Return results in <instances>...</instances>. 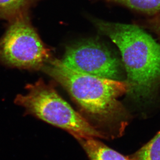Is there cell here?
<instances>
[{"instance_id": "cell-1", "label": "cell", "mask_w": 160, "mask_h": 160, "mask_svg": "<svg viewBox=\"0 0 160 160\" xmlns=\"http://www.w3.org/2000/svg\"><path fill=\"white\" fill-rule=\"evenodd\" d=\"M42 70L66 89L93 121L92 126L105 139L122 135L128 124V117L118 98L128 92L126 81L79 72L59 59H50Z\"/></svg>"}, {"instance_id": "cell-2", "label": "cell", "mask_w": 160, "mask_h": 160, "mask_svg": "<svg viewBox=\"0 0 160 160\" xmlns=\"http://www.w3.org/2000/svg\"><path fill=\"white\" fill-rule=\"evenodd\" d=\"M94 23L120 51L128 94L136 99L151 96L160 83V44L136 25L101 20Z\"/></svg>"}, {"instance_id": "cell-3", "label": "cell", "mask_w": 160, "mask_h": 160, "mask_svg": "<svg viewBox=\"0 0 160 160\" xmlns=\"http://www.w3.org/2000/svg\"><path fill=\"white\" fill-rule=\"evenodd\" d=\"M26 95H18L15 103L28 113L68 131L75 139L95 138L105 139L82 115L76 112L59 95L52 85L39 79L28 84Z\"/></svg>"}, {"instance_id": "cell-4", "label": "cell", "mask_w": 160, "mask_h": 160, "mask_svg": "<svg viewBox=\"0 0 160 160\" xmlns=\"http://www.w3.org/2000/svg\"><path fill=\"white\" fill-rule=\"evenodd\" d=\"M50 58V50L24 14L12 20L0 39V61L17 68L42 69Z\"/></svg>"}, {"instance_id": "cell-5", "label": "cell", "mask_w": 160, "mask_h": 160, "mask_svg": "<svg viewBox=\"0 0 160 160\" xmlns=\"http://www.w3.org/2000/svg\"><path fill=\"white\" fill-rule=\"evenodd\" d=\"M62 61L79 72L117 81L123 77L121 61L103 44L93 40L68 46Z\"/></svg>"}, {"instance_id": "cell-6", "label": "cell", "mask_w": 160, "mask_h": 160, "mask_svg": "<svg viewBox=\"0 0 160 160\" xmlns=\"http://www.w3.org/2000/svg\"><path fill=\"white\" fill-rule=\"evenodd\" d=\"M86 153L89 160H133L109 148L95 138L77 139Z\"/></svg>"}, {"instance_id": "cell-7", "label": "cell", "mask_w": 160, "mask_h": 160, "mask_svg": "<svg viewBox=\"0 0 160 160\" xmlns=\"http://www.w3.org/2000/svg\"><path fill=\"white\" fill-rule=\"evenodd\" d=\"M130 156L133 160H160V131L152 139Z\"/></svg>"}, {"instance_id": "cell-8", "label": "cell", "mask_w": 160, "mask_h": 160, "mask_svg": "<svg viewBox=\"0 0 160 160\" xmlns=\"http://www.w3.org/2000/svg\"><path fill=\"white\" fill-rule=\"evenodd\" d=\"M31 0H0V18L11 20L24 14Z\"/></svg>"}, {"instance_id": "cell-9", "label": "cell", "mask_w": 160, "mask_h": 160, "mask_svg": "<svg viewBox=\"0 0 160 160\" xmlns=\"http://www.w3.org/2000/svg\"><path fill=\"white\" fill-rule=\"evenodd\" d=\"M119 3L149 15L160 13V0H107Z\"/></svg>"}, {"instance_id": "cell-10", "label": "cell", "mask_w": 160, "mask_h": 160, "mask_svg": "<svg viewBox=\"0 0 160 160\" xmlns=\"http://www.w3.org/2000/svg\"><path fill=\"white\" fill-rule=\"evenodd\" d=\"M148 26L149 28L157 34L160 39V13L153 16L152 18L149 20Z\"/></svg>"}]
</instances>
